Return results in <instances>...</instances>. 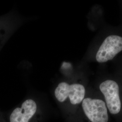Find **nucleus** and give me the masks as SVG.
Instances as JSON below:
<instances>
[{
	"instance_id": "nucleus-5",
	"label": "nucleus",
	"mask_w": 122,
	"mask_h": 122,
	"mask_svg": "<svg viewBox=\"0 0 122 122\" xmlns=\"http://www.w3.org/2000/svg\"><path fill=\"white\" fill-rule=\"evenodd\" d=\"M100 89L105 97L110 113L113 114L118 113L121 110V102L118 83L113 80H107L100 84Z\"/></svg>"
},
{
	"instance_id": "nucleus-3",
	"label": "nucleus",
	"mask_w": 122,
	"mask_h": 122,
	"mask_svg": "<svg viewBox=\"0 0 122 122\" xmlns=\"http://www.w3.org/2000/svg\"><path fill=\"white\" fill-rule=\"evenodd\" d=\"M122 51V37L111 35L107 36L97 51L96 58L99 63H105L113 59Z\"/></svg>"
},
{
	"instance_id": "nucleus-1",
	"label": "nucleus",
	"mask_w": 122,
	"mask_h": 122,
	"mask_svg": "<svg viewBox=\"0 0 122 122\" xmlns=\"http://www.w3.org/2000/svg\"><path fill=\"white\" fill-rule=\"evenodd\" d=\"M41 111L35 100L29 99L13 109L9 114L7 122H39Z\"/></svg>"
},
{
	"instance_id": "nucleus-7",
	"label": "nucleus",
	"mask_w": 122,
	"mask_h": 122,
	"mask_svg": "<svg viewBox=\"0 0 122 122\" xmlns=\"http://www.w3.org/2000/svg\"><path fill=\"white\" fill-rule=\"evenodd\" d=\"M0 122H7L4 114L0 112Z\"/></svg>"
},
{
	"instance_id": "nucleus-6",
	"label": "nucleus",
	"mask_w": 122,
	"mask_h": 122,
	"mask_svg": "<svg viewBox=\"0 0 122 122\" xmlns=\"http://www.w3.org/2000/svg\"><path fill=\"white\" fill-rule=\"evenodd\" d=\"M6 30L5 28L2 25H0V42L4 38Z\"/></svg>"
},
{
	"instance_id": "nucleus-2",
	"label": "nucleus",
	"mask_w": 122,
	"mask_h": 122,
	"mask_svg": "<svg viewBox=\"0 0 122 122\" xmlns=\"http://www.w3.org/2000/svg\"><path fill=\"white\" fill-rule=\"evenodd\" d=\"M86 89L79 83L69 84L66 82L59 83L54 91V95L60 103H64L68 99L72 105L81 103L85 98Z\"/></svg>"
},
{
	"instance_id": "nucleus-4",
	"label": "nucleus",
	"mask_w": 122,
	"mask_h": 122,
	"mask_svg": "<svg viewBox=\"0 0 122 122\" xmlns=\"http://www.w3.org/2000/svg\"><path fill=\"white\" fill-rule=\"evenodd\" d=\"M81 103L83 111L91 122H108V111L104 101L100 99L86 98Z\"/></svg>"
}]
</instances>
